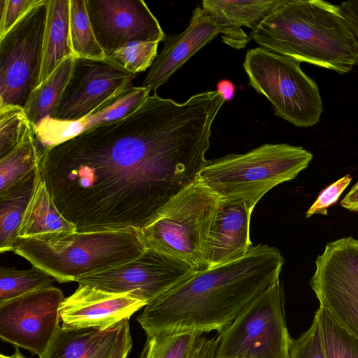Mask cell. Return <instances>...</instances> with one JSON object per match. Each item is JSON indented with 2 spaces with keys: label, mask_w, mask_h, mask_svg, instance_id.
Segmentation results:
<instances>
[{
  "label": "cell",
  "mask_w": 358,
  "mask_h": 358,
  "mask_svg": "<svg viewBox=\"0 0 358 358\" xmlns=\"http://www.w3.org/2000/svg\"><path fill=\"white\" fill-rule=\"evenodd\" d=\"M225 99L207 90L178 103L149 95L134 112L41 151L39 170L77 231H141L196 181Z\"/></svg>",
  "instance_id": "1"
},
{
  "label": "cell",
  "mask_w": 358,
  "mask_h": 358,
  "mask_svg": "<svg viewBox=\"0 0 358 358\" xmlns=\"http://www.w3.org/2000/svg\"><path fill=\"white\" fill-rule=\"evenodd\" d=\"M283 264L278 249L252 245L238 259L192 271L148 303L137 321L146 335L220 333L279 280Z\"/></svg>",
  "instance_id": "2"
},
{
  "label": "cell",
  "mask_w": 358,
  "mask_h": 358,
  "mask_svg": "<svg viewBox=\"0 0 358 358\" xmlns=\"http://www.w3.org/2000/svg\"><path fill=\"white\" fill-rule=\"evenodd\" d=\"M250 38L266 50L344 74L358 64V41L341 8L322 0H278Z\"/></svg>",
  "instance_id": "3"
},
{
  "label": "cell",
  "mask_w": 358,
  "mask_h": 358,
  "mask_svg": "<svg viewBox=\"0 0 358 358\" xmlns=\"http://www.w3.org/2000/svg\"><path fill=\"white\" fill-rule=\"evenodd\" d=\"M145 249L141 231L131 229L17 237L13 252L62 283L127 262Z\"/></svg>",
  "instance_id": "4"
},
{
  "label": "cell",
  "mask_w": 358,
  "mask_h": 358,
  "mask_svg": "<svg viewBox=\"0 0 358 358\" xmlns=\"http://www.w3.org/2000/svg\"><path fill=\"white\" fill-rule=\"evenodd\" d=\"M312 159V153L301 146L266 143L210 161L198 180L220 200H241L253 210L266 193L296 178Z\"/></svg>",
  "instance_id": "5"
},
{
  "label": "cell",
  "mask_w": 358,
  "mask_h": 358,
  "mask_svg": "<svg viewBox=\"0 0 358 358\" xmlns=\"http://www.w3.org/2000/svg\"><path fill=\"white\" fill-rule=\"evenodd\" d=\"M220 198L199 180L184 189L141 231L146 248L205 270L207 245Z\"/></svg>",
  "instance_id": "6"
},
{
  "label": "cell",
  "mask_w": 358,
  "mask_h": 358,
  "mask_svg": "<svg viewBox=\"0 0 358 358\" xmlns=\"http://www.w3.org/2000/svg\"><path fill=\"white\" fill-rule=\"evenodd\" d=\"M243 66L249 85L268 99L275 115L298 127L319 122L323 111L320 90L300 62L257 47L246 52Z\"/></svg>",
  "instance_id": "7"
},
{
  "label": "cell",
  "mask_w": 358,
  "mask_h": 358,
  "mask_svg": "<svg viewBox=\"0 0 358 358\" xmlns=\"http://www.w3.org/2000/svg\"><path fill=\"white\" fill-rule=\"evenodd\" d=\"M284 304L278 280L218 333L214 358H289Z\"/></svg>",
  "instance_id": "8"
},
{
  "label": "cell",
  "mask_w": 358,
  "mask_h": 358,
  "mask_svg": "<svg viewBox=\"0 0 358 358\" xmlns=\"http://www.w3.org/2000/svg\"><path fill=\"white\" fill-rule=\"evenodd\" d=\"M49 2L41 0L0 38V107L24 108L40 85Z\"/></svg>",
  "instance_id": "9"
},
{
  "label": "cell",
  "mask_w": 358,
  "mask_h": 358,
  "mask_svg": "<svg viewBox=\"0 0 358 358\" xmlns=\"http://www.w3.org/2000/svg\"><path fill=\"white\" fill-rule=\"evenodd\" d=\"M310 285L320 306L358 341V240L328 243L316 259Z\"/></svg>",
  "instance_id": "10"
},
{
  "label": "cell",
  "mask_w": 358,
  "mask_h": 358,
  "mask_svg": "<svg viewBox=\"0 0 358 358\" xmlns=\"http://www.w3.org/2000/svg\"><path fill=\"white\" fill-rule=\"evenodd\" d=\"M186 262L151 248L113 268L76 279L110 293H127L147 304L194 271Z\"/></svg>",
  "instance_id": "11"
},
{
  "label": "cell",
  "mask_w": 358,
  "mask_h": 358,
  "mask_svg": "<svg viewBox=\"0 0 358 358\" xmlns=\"http://www.w3.org/2000/svg\"><path fill=\"white\" fill-rule=\"evenodd\" d=\"M62 292L52 286L0 303V337L43 358L60 327Z\"/></svg>",
  "instance_id": "12"
},
{
  "label": "cell",
  "mask_w": 358,
  "mask_h": 358,
  "mask_svg": "<svg viewBox=\"0 0 358 358\" xmlns=\"http://www.w3.org/2000/svg\"><path fill=\"white\" fill-rule=\"evenodd\" d=\"M136 77V73L108 57H75L69 82L50 118L62 122L81 120L132 86Z\"/></svg>",
  "instance_id": "13"
},
{
  "label": "cell",
  "mask_w": 358,
  "mask_h": 358,
  "mask_svg": "<svg viewBox=\"0 0 358 358\" xmlns=\"http://www.w3.org/2000/svg\"><path fill=\"white\" fill-rule=\"evenodd\" d=\"M97 42L106 57L134 41H164L158 20L142 0H85Z\"/></svg>",
  "instance_id": "14"
},
{
  "label": "cell",
  "mask_w": 358,
  "mask_h": 358,
  "mask_svg": "<svg viewBox=\"0 0 358 358\" xmlns=\"http://www.w3.org/2000/svg\"><path fill=\"white\" fill-rule=\"evenodd\" d=\"M78 285L60 306L62 327L106 329L129 319L147 305L127 293H110L87 285Z\"/></svg>",
  "instance_id": "15"
},
{
  "label": "cell",
  "mask_w": 358,
  "mask_h": 358,
  "mask_svg": "<svg viewBox=\"0 0 358 358\" xmlns=\"http://www.w3.org/2000/svg\"><path fill=\"white\" fill-rule=\"evenodd\" d=\"M220 34L218 24L202 8H195L187 27L182 33L166 38L141 87L156 92L191 57Z\"/></svg>",
  "instance_id": "16"
},
{
  "label": "cell",
  "mask_w": 358,
  "mask_h": 358,
  "mask_svg": "<svg viewBox=\"0 0 358 358\" xmlns=\"http://www.w3.org/2000/svg\"><path fill=\"white\" fill-rule=\"evenodd\" d=\"M149 95L150 92L141 86H131L81 120L62 122L50 117L43 119L33 127L40 152L93 127L127 116L136 110Z\"/></svg>",
  "instance_id": "17"
},
{
  "label": "cell",
  "mask_w": 358,
  "mask_h": 358,
  "mask_svg": "<svg viewBox=\"0 0 358 358\" xmlns=\"http://www.w3.org/2000/svg\"><path fill=\"white\" fill-rule=\"evenodd\" d=\"M252 210L241 200L220 199L207 245L205 269L234 261L248 252L253 245L250 240Z\"/></svg>",
  "instance_id": "18"
},
{
  "label": "cell",
  "mask_w": 358,
  "mask_h": 358,
  "mask_svg": "<svg viewBox=\"0 0 358 358\" xmlns=\"http://www.w3.org/2000/svg\"><path fill=\"white\" fill-rule=\"evenodd\" d=\"M130 344L129 319L106 329L60 326L43 358H115Z\"/></svg>",
  "instance_id": "19"
},
{
  "label": "cell",
  "mask_w": 358,
  "mask_h": 358,
  "mask_svg": "<svg viewBox=\"0 0 358 358\" xmlns=\"http://www.w3.org/2000/svg\"><path fill=\"white\" fill-rule=\"evenodd\" d=\"M278 0H204L203 12L220 27L222 42L235 49L250 41L242 27L253 31Z\"/></svg>",
  "instance_id": "20"
},
{
  "label": "cell",
  "mask_w": 358,
  "mask_h": 358,
  "mask_svg": "<svg viewBox=\"0 0 358 358\" xmlns=\"http://www.w3.org/2000/svg\"><path fill=\"white\" fill-rule=\"evenodd\" d=\"M70 57H75L70 34V0H50L40 84Z\"/></svg>",
  "instance_id": "21"
},
{
  "label": "cell",
  "mask_w": 358,
  "mask_h": 358,
  "mask_svg": "<svg viewBox=\"0 0 358 358\" xmlns=\"http://www.w3.org/2000/svg\"><path fill=\"white\" fill-rule=\"evenodd\" d=\"M38 166L23 179L0 192V251H13L24 214L39 176Z\"/></svg>",
  "instance_id": "22"
},
{
  "label": "cell",
  "mask_w": 358,
  "mask_h": 358,
  "mask_svg": "<svg viewBox=\"0 0 358 358\" xmlns=\"http://www.w3.org/2000/svg\"><path fill=\"white\" fill-rule=\"evenodd\" d=\"M62 231L72 232L77 230L55 205L40 173L33 195L24 214L17 237Z\"/></svg>",
  "instance_id": "23"
},
{
  "label": "cell",
  "mask_w": 358,
  "mask_h": 358,
  "mask_svg": "<svg viewBox=\"0 0 358 358\" xmlns=\"http://www.w3.org/2000/svg\"><path fill=\"white\" fill-rule=\"evenodd\" d=\"M74 58L64 60L31 94L24 110L33 127L53 113L70 78Z\"/></svg>",
  "instance_id": "24"
},
{
  "label": "cell",
  "mask_w": 358,
  "mask_h": 358,
  "mask_svg": "<svg viewBox=\"0 0 358 358\" xmlns=\"http://www.w3.org/2000/svg\"><path fill=\"white\" fill-rule=\"evenodd\" d=\"M40 153L33 127L15 149L0 159V192L6 190L37 168Z\"/></svg>",
  "instance_id": "25"
},
{
  "label": "cell",
  "mask_w": 358,
  "mask_h": 358,
  "mask_svg": "<svg viewBox=\"0 0 358 358\" xmlns=\"http://www.w3.org/2000/svg\"><path fill=\"white\" fill-rule=\"evenodd\" d=\"M70 34L75 57L106 58L95 37L85 0H70Z\"/></svg>",
  "instance_id": "26"
},
{
  "label": "cell",
  "mask_w": 358,
  "mask_h": 358,
  "mask_svg": "<svg viewBox=\"0 0 358 358\" xmlns=\"http://www.w3.org/2000/svg\"><path fill=\"white\" fill-rule=\"evenodd\" d=\"M55 280L48 272L34 266L24 270L2 266L0 268V303L52 286Z\"/></svg>",
  "instance_id": "27"
},
{
  "label": "cell",
  "mask_w": 358,
  "mask_h": 358,
  "mask_svg": "<svg viewBox=\"0 0 358 358\" xmlns=\"http://www.w3.org/2000/svg\"><path fill=\"white\" fill-rule=\"evenodd\" d=\"M327 358H358V341L322 306L315 312Z\"/></svg>",
  "instance_id": "28"
},
{
  "label": "cell",
  "mask_w": 358,
  "mask_h": 358,
  "mask_svg": "<svg viewBox=\"0 0 358 358\" xmlns=\"http://www.w3.org/2000/svg\"><path fill=\"white\" fill-rule=\"evenodd\" d=\"M201 335L189 331L148 334L139 358H187Z\"/></svg>",
  "instance_id": "29"
},
{
  "label": "cell",
  "mask_w": 358,
  "mask_h": 358,
  "mask_svg": "<svg viewBox=\"0 0 358 358\" xmlns=\"http://www.w3.org/2000/svg\"><path fill=\"white\" fill-rule=\"evenodd\" d=\"M32 129L24 108L0 107V159L15 149Z\"/></svg>",
  "instance_id": "30"
},
{
  "label": "cell",
  "mask_w": 358,
  "mask_h": 358,
  "mask_svg": "<svg viewBox=\"0 0 358 358\" xmlns=\"http://www.w3.org/2000/svg\"><path fill=\"white\" fill-rule=\"evenodd\" d=\"M158 44L157 42L150 41L131 42L108 58L136 74L151 67L157 56Z\"/></svg>",
  "instance_id": "31"
},
{
  "label": "cell",
  "mask_w": 358,
  "mask_h": 358,
  "mask_svg": "<svg viewBox=\"0 0 358 358\" xmlns=\"http://www.w3.org/2000/svg\"><path fill=\"white\" fill-rule=\"evenodd\" d=\"M289 358H327L319 324L314 318L310 327L296 339H292Z\"/></svg>",
  "instance_id": "32"
},
{
  "label": "cell",
  "mask_w": 358,
  "mask_h": 358,
  "mask_svg": "<svg viewBox=\"0 0 358 358\" xmlns=\"http://www.w3.org/2000/svg\"><path fill=\"white\" fill-rule=\"evenodd\" d=\"M41 0H0V38Z\"/></svg>",
  "instance_id": "33"
},
{
  "label": "cell",
  "mask_w": 358,
  "mask_h": 358,
  "mask_svg": "<svg viewBox=\"0 0 358 358\" xmlns=\"http://www.w3.org/2000/svg\"><path fill=\"white\" fill-rule=\"evenodd\" d=\"M351 180L352 177L345 175L324 189L306 211V217L308 218L315 214L327 215L328 208L336 203Z\"/></svg>",
  "instance_id": "34"
},
{
  "label": "cell",
  "mask_w": 358,
  "mask_h": 358,
  "mask_svg": "<svg viewBox=\"0 0 358 358\" xmlns=\"http://www.w3.org/2000/svg\"><path fill=\"white\" fill-rule=\"evenodd\" d=\"M340 6L358 41V0L343 1Z\"/></svg>",
  "instance_id": "35"
},
{
  "label": "cell",
  "mask_w": 358,
  "mask_h": 358,
  "mask_svg": "<svg viewBox=\"0 0 358 358\" xmlns=\"http://www.w3.org/2000/svg\"><path fill=\"white\" fill-rule=\"evenodd\" d=\"M343 208L353 212H358V189L350 190L341 201Z\"/></svg>",
  "instance_id": "36"
},
{
  "label": "cell",
  "mask_w": 358,
  "mask_h": 358,
  "mask_svg": "<svg viewBox=\"0 0 358 358\" xmlns=\"http://www.w3.org/2000/svg\"><path fill=\"white\" fill-rule=\"evenodd\" d=\"M217 90L221 92L225 101H229L234 96V86L228 80H222L218 83Z\"/></svg>",
  "instance_id": "37"
},
{
  "label": "cell",
  "mask_w": 358,
  "mask_h": 358,
  "mask_svg": "<svg viewBox=\"0 0 358 358\" xmlns=\"http://www.w3.org/2000/svg\"><path fill=\"white\" fill-rule=\"evenodd\" d=\"M132 348V344H130L122 349L115 358H127Z\"/></svg>",
  "instance_id": "38"
},
{
  "label": "cell",
  "mask_w": 358,
  "mask_h": 358,
  "mask_svg": "<svg viewBox=\"0 0 358 358\" xmlns=\"http://www.w3.org/2000/svg\"><path fill=\"white\" fill-rule=\"evenodd\" d=\"M0 358H25L24 355L21 354L20 350L16 348L15 352L11 355H4L3 354L0 355Z\"/></svg>",
  "instance_id": "39"
},
{
  "label": "cell",
  "mask_w": 358,
  "mask_h": 358,
  "mask_svg": "<svg viewBox=\"0 0 358 358\" xmlns=\"http://www.w3.org/2000/svg\"><path fill=\"white\" fill-rule=\"evenodd\" d=\"M358 189V182L351 188V190Z\"/></svg>",
  "instance_id": "40"
}]
</instances>
